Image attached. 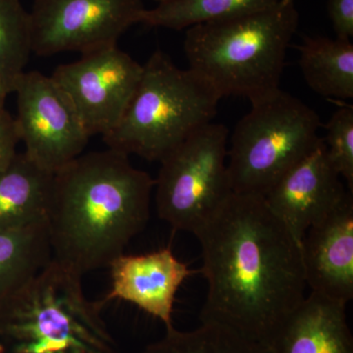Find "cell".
Masks as SVG:
<instances>
[{
    "instance_id": "1",
    "label": "cell",
    "mask_w": 353,
    "mask_h": 353,
    "mask_svg": "<svg viewBox=\"0 0 353 353\" xmlns=\"http://www.w3.org/2000/svg\"><path fill=\"white\" fill-rule=\"evenodd\" d=\"M194 234L208 282L201 323L271 347L305 299L299 243L263 196L233 192Z\"/></svg>"
},
{
    "instance_id": "2",
    "label": "cell",
    "mask_w": 353,
    "mask_h": 353,
    "mask_svg": "<svg viewBox=\"0 0 353 353\" xmlns=\"http://www.w3.org/2000/svg\"><path fill=\"white\" fill-rule=\"evenodd\" d=\"M154 185L110 148L65 165L53 174L46 215L51 259L81 277L108 268L145 230Z\"/></svg>"
},
{
    "instance_id": "3",
    "label": "cell",
    "mask_w": 353,
    "mask_h": 353,
    "mask_svg": "<svg viewBox=\"0 0 353 353\" xmlns=\"http://www.w3.org/2000/svg\"><path fill=\"white\" fill-rule=\"evenodd\" d=\"M299 26L294 0L213 22L185 32L190 69L210 83L221 99L243 97L250 103L280 90L287 50Z\"/></svg>"
},
{
    "instance_id": "4",
    "label": "cell",
    "mask_w": 353,
    "mask_h": 353,
    "mask_svg": "<svg viewBox=\"0 0 353 353\" xmlns=\"http://www.w3.org/2000/svg\"><path fill=\"white\" fill-rule=\"evenodd\" d=\"M82 279L51 259L0 306V353H118Z\"/></svg>"
},
{
    "instance_id": "5",
    "label": "cell",
    "mask_w": 353,
    "mask_h": 353,
    "mask_svg": "<svg viewBox=\"0 0 353 353\" xmlns=\"http://www.w3.org/2000/svg\"><path fill=\"white\" fill-rule=\"evenodd\" d=\"M143 67L122 119L102 139L110 150L160 162L211 123L221 97L196 72L176 67L163 51L153 52Z\"/></svg>"
},
{
    "instance_id": "6",
    "label": "cell",
    "mask_w": 353,
    "mask_h": 353,
    "mask_svg": "<svg viewBox=\"0 0 353 353\" xmlns=\"http://www.w3.org/2000/svg\"><path fill=\"white\" fill-rule=\"evenodd\" d=\"M321 125L312 108L282 90L252 103L228 150L232 192L264 196L314 150Z\"/></svg>"
},
{
    "instance_id": "7",
    "label": "cell",
    "mask_w": 353,
    "mask_h": 353,
    "mask_svg": "<svg viewBox=\"0 0 353 353\" xmlns=\"http://www.w3.org/2000/svg\"><path fill=\"white\" fill-rule=\"evenodd\" d=\"M228 136L226 126L209 123L160 161L157 214L175 231L194 234L231 194Z\"/></svg>"
},
{
    "instance_id": "8",
    "label": "cell",
    "mask_w": 353,
    "mask_h": 353,
    "mask_svg": "<svg viewBox=\"0 0 353 353\" xmlns=\"http://www.w3.org/2000/svg\"><path fill=\"white\" fill-rule=\"evenodd\" d=\"M145 10L141 0H34L29 12L32 52L85 54L117 44Z\"/></svg>"
},
{
    "instance_id": "9",
    "label": "cell",
    "mask_w": 353,
    "mask_h": 353,
    "mask_svg": "<svg viewBox=\"0 0 353 353\" xmlns=\"http://www.w3.org/2000/svg\"><path fill=\"white\" fill-rule=\"evenodd\" d=\"M143 70V65L113 44L60 65L50 77L69 99L88 136L104 137L122 119Z\"/></svg>"
},
{
    "instance_id": "10",
    "label": "cell",
    "mask_w": 353,
    "mask_h": 353,
    "mask_svg": "<svg viewBox=\"0 0 353 353\" xmlns=\"http://www.w3.org/2000/svg\"><path fill=\"white\" fill-rule=\"evenodd\" d=\"M15 117L24 154L54 174L83 154L90 137L69 99L51 77L24 72L14 85Z\"/></svg>"
},
{
    "instance_id": "11",
    "label": "cell",
    "mask_w": 353,
    "mask_h": 353,
    "mask_svg": "<svg viewBox=\"0 0 353 353\" xmlns=\"http://www.w3.org/2000/svg\"><path fill=\"white\" fill-rule=\"evenodd\" d=\"M348 192L332 166L321 139L263 197L272 213L301 245L309 228L329 215Z\"/></svg>"
},
{
    "instance_id": "12",
    "label": "cell",
    "mask_w": 353,
    "mask_h": 353,
    "mask_svg": "<svg viewBox=\"0 0 353 353\" xmlns=\"http://www.w3.org/2000/svg\"><path fill=\"white\" fill-rule=\"evenodd\" d=\"M108 268L111 288L102 303L114 299L126 301L160 320L166 329L173 327L176 292L188 278L196 273L176 259L170 248L145 254L123 253Z\"/></svg>"
},
{
    "instance_id": "13",
    "label": "cell",
    "mask_w": 353,
    "mask_h": 353,
    "mask_svg": "<svg viewBox=\"0 0 353 353\" xmlns=\"http://www.w3.org/2000/svg\"><path fill=\"white\" fill-rule=\"evenodd\" d=\"M311 292L347 304L353 299V194L311 226L301 243Z\"/></svg>"
},
{
    "instance_id": "14",
    "label": "cell",
    "mask_w": 353,
    "mask_h": 353,
    "mask_svg": "<svg viewBox=\"0 0 353 353\" xmlns=\"http://www.w3.org/2000/svg\"><path fill=\"white\" fill-rule=\"evenodd\" d=\"M347 304L310 292L271 345L274 353H353Z\"/></svg>"
},
{
    "instance_id": "15",
    "label": "cell",
    "mask_w": 353,
    "mask_h": 353,
    "mask_svg": "<svg viewBox=\"0 0 353 353\" xmlns=\"http://www.w3.org/2000/svg\"><path fill=\"white\" fill-rule=\"evenodd\" d=\"M53 174L18 153L0 172V231L46 220Z\"/></svg>"
},
{
    "instance_id": "16",
    "label": "cell",
    "mask_w": 353,
    "mask_h": 353,
    "mask_svg": "<svg viewBox=\"0 0 353 353\" xmlns=\"http://www.w3.org/2000/svg\"><path fill=\"white\" fill-rule=\"evenodd\" d=\"M299 66L308 87L328 99L353 97V44L325 37H306L297 46Z\"/></svg>"
},
{
    "instance_id": "17",
    "label": "cell",
    "mask_w": 353,
    "mask_h": 353,
    "mask_svg": "<svg viewBox=\"0 0 353 353\" xmlns=\"http://www.w3.org/2000/svg\"><path fill=\"white\" fill-rule=\"evenodd\" d=\"M52 259L46 220L0 231V306Z\"/></svg>"
},
{
    "instance_id": "18",
    "label": "cell",
    "mask_w": 353,
    "mask_h": 353,
    "mask_svg": "<svg viewBox=\"0 0 353 353\" xmlns=\"http://www.w3.org/2000/svg\"><path fill=\"white\" fill-rule=\"evenodd\" d=\"M279 0H163L146 9L141 23L150 27L181 31L273 6Z\"/></svg>"
},
{
    "instance_id": "19",
    "label": "cell",
    "mask_w": 353,
    "mask_h": 353,
    "mask_svg": "<svg viewBox=\"0 0 353 353\" xmlns=\"http://www.w3.org/2000/svg\"><path fill=\"white\" fill-rule=\"evenodd\" d=\"M141 353H274L269 345L217 324L201 323L192 331L166 329L163 338Z\"/></svg>"
},
{
    "instance_id": "20",
    "label": "cell",
    "mask_w": 353,
    "mask_h": 353,
    "mask_svg": "<svg viewBox=\"0 0 353 353\" xmlns=\"http://www.w3.org/2000/svg\"><path fill=\"white\" fill-rule=\"evenodd\" d=\"M32 52L29 12L21 0H0V75L15 85Z\"/></svg>"
},
{
    "instance_id": "21",
    "label": "cell",
    "mask_w": 353,
    "mask_h": 353,
    "mask_svg": "<svg viewBox=\"0 0 353 353\" xmlns=\"http://www.w3.org/2000/svg\"><path fill=\"white\" fill-rule=\"evenodd\" d=\"M327 154L332 166L353 194V108L341 105L326 125Z\"/></svg>"
},
{
    "instance_id": "22",
    "label": "cell",
    "mask_w": 353,
    "mask_h": 353,
    "mask_svg": "<svg viewBox=\"0 0 353 353\" xmlns=\"http://www.w3.org/2000/svg\"><path fill=\"white\" fill-rule=\"evenodd\" d=\"M21 141L15 118L6 109L0 110V172L8 168L16 157Z\"/></svg>"
},
{
    "instance_id": "23",
    "label": "cell",
    "mask_w": 353,
    "mask_h": 353,
    "mask_svg": "<svg viewBox=\"0 0 353 353\" xmlns=\"http://www.w3.org/2000/svg\"><path fill=\"white\" fill-rule=\"evenodd\" d=\"M328 13L336 38L350 41L353 37V0H329Z\"/></svg>"
},
{
    "instance_id": "24",
    "label": "cell",
    "mask_w": 353,
    "mask_h": 353,
    "mask_svg": "<svg viewBox=\"0 0 353 353\" xmlns=\"http://www.w3.org/2000/svg\"><path fill=\"white\" fill-rule=\"evenodd\" d=\"M13 92L14 83L7 80L3 76L0 75V110L4 109L7 95L13 94Z\"/></svg>"
},
{
    "instance_id": "25",
    "label": "cell",
    "mask_w": 353,
    "mask_h": 353,
    "mask_svg": "<svg viewBox=\"0 0 353 353\" xmlns=\"http://www.w3.org/2000/svg\"><path fill=\"white\" fill-rule=\"evenodd\" d=\"M153 1L157 2V3H159V2L163 1V0H153Z\"/></svg>"
}]
</instances>
